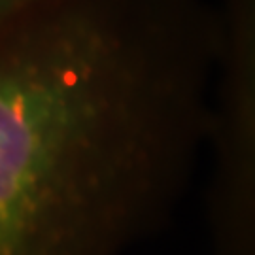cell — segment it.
Instances as JSON below:
<instances>
[{"mask_svg": "<svg viewBox=\"0 0 255 255\" xmlns=\"http://www.w3.org/2000/svg\"><path fill=\"white\" fill-rule=\"evenodd\" d=\"M25 0H0V19L4 17L6 13H9L11 9H15L19 4H23Z\"/></svg>", "mask_w": 255, "mask_h": 255, "instance_id": "3", "label": "cell"}, {"mask_svg": "<svg viewBox=\"0 0 255 255\" xmlns=\"http://www.w3.org/2000/svg\"><path fill=\"white\" fill-rule=\"evenodd\" d=\"M206 144L212 255H255V0H221Z\"/></svg>", "mask_w": 255, "mask_h": 255, "instance_id": "2", "label": "cell"}, {"mask_svg": "<svg viewBox=\"0 0 255 255\" xmlns=\"http://www.w3.org/2000/svg\"><path fill=\"white\" fill-rule=\"evenodd\" d=\"M208 0H25L0 19V255H127L206 146Z\"/></svg>", "mask_w": 255, "mask_h": 255, "instance_id": "1", "label": "cell"}]
</instances>
